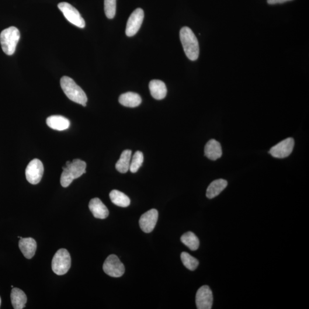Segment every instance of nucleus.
Instances as JSON below:
<instances>
[{"label":"nucleus","mask_w":309,"mask_h":309,"mask_svg":"<svg viewBox=\"0 0 309 309\" xmlns=\"http://www.w3.org/2000/svg\"><path fill=\"white\" fill-rule=\"evenodd\" d=\"M144 13L141 8L135 9L128 20L126 33L128 37L136 34L140 28L144 19Z\"/></svg>","instance_id":"9d476101"},{"label":"nucleus","mask_w":309,"mask_h":309,"mask_svg":"<svg viewBox=\"0 0 309 309\" xmlns=\"http://www.w3.org/2000/svg\"><path fill=\"white\" fill-rule=\"evenodd\" d=\"M158 219V211L151 209L141 215L140 220V227L145 233L153 231Z\"/></svg>","instance_id":"f8f14e48"},{"label":"nucleus","mask_w":309,"mask_h":309,"mask_svg":"<svg viewBox=\"0 0 309 309\" xmlns=\"http://www.w3.org/2000/svg\"><path fill=\"white\" fill-rule=\"evenodd\" d=\"M149 88L152 96L156 100L165 98L168 93L165 83L159 80H152L149 84Z\"/></svg>","instance_id":"dca6fc26"},{"label":"nucleus","mask_w":309,"mask_h":309,"mask_svg":"<svg viewBox=\"0 0 309 309\" xmlns=\"http://www.w3.org/2000/svg\"><path fill=\"white\" fill-rule=\"evenodd\" d=\"M180 258L184 266L190 270H195L199 265L198 260L186 252L182 253Z\"/></svg>","instance_id":"b1692460"},{"label":"nucleus","mask_w":309,"mask_h":309,"mask_svg":"<svg viewBox=\"0 0 309 309\" xmlns=\"http://www.w3.org/2000/svg\"><path fill=\"white\" fill-rule=\"evenodd\" d=\"M58 8L69 22L80 28H84L85 26V21L75 7L70 3L62 2L58 3Z\"/></svg>","instance_id":"423d86ee"},{"label":"nucleus","mask_w":309,"mask_h":309,"mask_svg":"<svg viewBox=\"0 0 309 309\" xmlns=\"http://www.w3.org/2000/svg\"><path fill=\"white\" fill-rule=\"evenodd\" d=\"M89 208L95 218L104 220L109 216V211L101 200L95 197L90 200Z\"/></svg>","instance_id":"ddd939ff"},{"label":"nucleus","mask_w":309,"mask_h":309,"mask_svg":"<svg viewBox=\"0 0 309 309\" xmlns=\"http://www.w3.org/2000/svg\"><path fill=\"white\" fill-rule=\"evenodd\" d=\"M19 248L23 254L27 259H31L35 254L37 243L32 238H21L19 241Z\"/></svg>","instance_id":"4468645a"},{"label":"nucleus","mask_w":309,"mask_h":309,"mask_svg":"<svg viewBox=\"0 0 309 309\" xmlns=\"http://www.w3.org/2000/svg\"><path fill=\"white\" fill-rule=\"evenodd\" d=\"M294 144V139L288 138L271 148L269 154L276 158H287L293 152Z\"/></svg>","instance_id":"1a4fd4ad"},{"label":"nucleus","mask_w":309,"mask_h":309,"mask_svg":"<svg viewBox=\"0 0 309 309\" xmlns=\"http://www.w3.org/2000/svg\"><path fill=\"white\" fill-rule=\"evenodd\" d=\"M143 154L139 151L135 152L130 163V171L133 173L137 172L143 164Z\"/></svg>","instance_id":"393cba45"},{"label":"nucleus","mask_w":309,"mask_h":309,"mask_svg":"<svg viewBox=\"0 0 309 309\" xmlns=\"http://www.w3.org/2000/svg\"><path fill=\"white\" fill-rule=\"evenodd\" d=\"M204 155L211 161H216L222 155L221 145L214 140L208 141L204 147Z\"/></svg>","instance_id":"2eb2a0df"},{"label":"nucleus","mask_w":309,"mask_h":309,"mask_svg":"<svg viewBox=\"0 0 309 309\" xmlns=\"http://www.w3.org/2000/svg\"><path fill=\"white\" fill-rule=\"evenodd\" d=\"M110 197L112 202L117 206L127 207L130 206L131 200L129 197L120 191L112 190L110 194Z\"/></svg>","instance_id":"4be33fe9"},{"label":"nucleus","mask_w":309,"mask_h":309,"mask_svg":"<svg viewBox=\"0 0 309 309\" xmlns=\"http://www.w3.org/2000/svg\"><path fill=\"white\" fill-rule=\"evenodd\" d=\"M116 10V0H104V12L108 19L114 18Z\"/></svg>","instance_id":"a878e982"},{"label":"nucleus","mask_w":309,"mask_h":309,"mask_svg":"<svg viewBox=\"0 0 309 309\" xmlns=\"http://www.w3.org/2000/svg\"><path fill=\"white\" fill-rule=\"evenodd\" d=\"M180 239L183 244L189 248L191 251H196L199 247V239L192 232H187L184 234Z\"/></svg>","instance_id":"5701e85b"},{"label":"nucleus","mask_w":309,"mask_h":309,"mask_svg":"<svg viewBox=\"0 0 309 309\" xmlns=\"http://www.w3.org/2000/svg\"><path fill=\"white\" fill-rule=\"evenodd\" d=\"M1 297H0V307H1Z\"/></svg>","instance_id":"cd10ccee"},{"label":"nucleus","mask_w":309,"mask_h":309,"mask_svg":"<svg viewBox=\"0 0 309 309\" xmlns=\"http://www.w3.org/2000/svg\"><path fill=\"white\" fill-rule=\"evenodd\" d=\"M44 171L42 162L38 159H33L27 166L26 170V175L28 181L32 185H37L42 179Z\"/></svg>","instance_id":"6e6552de"},{"label":"nucleus","mask_w":309,"mask_h":309,"mask_svg":"<svg viewBox=\"0 0 309 309\" xmlns=\"http://www.w3.org/2000/svg\"><path fill=\"white\" fill-rule=\"evenodd\" d=\"M13 307L15 309H22L26 307L27 301L26 294L19 288H13L10 294Z\"/></svg>","instance_id":"aec40b11"},{"label":"nucleus","mask_w":309,"mask_h":309,"mask_svg":"<svg viewBox=\"0 0 309 309\" xmlns=\"http://www.w3.org/2000/svg\"><path fill=\"white\" fill-rule=\"evenodd\" d=\"M47 124L52 129L64 131L70 126V121L64 116L54 115L47 118Z\"/></svg>","instance_id":"f3484780"},{"label":"nucleus","mask_w":309,"mask_h":309,"mask_svg":"<svg viewBox=\"0 0 309 309\" xmlns=\"http://www.w3.org/2000/svg\"><path fill=\"white\" fill-rule=\"evenodd\" d=\"M103 269L107 275L112 277H120L125 272L123 264L116 255L113 254L108 256L103 264Z\"/></svg>","instance_id":"0eeeda50"},{"label":"nucleus","mask_w":309,"mask_h":309,"mask_svg":"<svg viewBox=\"0 0 309 309\" xmlns=\"http://www.w3.org/2000/svg\"><path fill=\"white\" fill-rule=\"evenodd\" d=\"M61 87L66 96L72 101L85 107L87 102V96L83 90L68 76H63L60 81Z\"/></svg>","instance_id":"7ed1b4c3"},{"label":"nucleus","mask_w":309,"mask_h":309,"mask_svg":"<svg viewBox=\"0 0 309 309\" xmlns=\"http://www.w3.org/2000/svg\"><path fill=\"white\" fill-rule=\"evenodd\" d=\"M292 1V0H267L269 4L274 5L278 3H282L287 1Z\"/></svg>","instance_id":"bb28decb"},{"label":"nucleus","mask_w":309,"mask_h":309,"mask_svg":"<svg viewBox=\"0 0 309 309\" xmlns=\"http://www.w3.org/2000/svg\"><path fill=\"white\" fill-rule=\"evenodd\" d=\"M180 39L187 57L190 60H197L199 55V46L193 30L187 27L182 28L180 31Z\"/></svg>","instance_id":"f03ea898"},{"label":"nucleus","mask_w":309,"mask_h":309,"mask_svg":"<svg viewBox=\"0 0 309 309\" xmlns=\"http://www.w3.org/2000/svg\"><path fill=\"white\" fill-rule=\"evenodd\" d=\"M71 266V258L69 252L65 249H59L56 253L52 261V269L57 275H64Z\"/></svg>","instance_id":"39448f33"},{"label":"nucleus","mask_w":309,"mask_h":309,"mask_svg":"<svg viewBox=\"0 0 309 309\" xmlns=\"http://www.w3.org/2000/svg\"><path fill=\"white\" fill-rule=\"evenodd\" d=\"M228 185L227 180L220 179L214 180L211 183L208 187L206 192V196L208 199H213L217 197L226 188Z\"/></svg>","instance_id":"a211bd4d"},{"label":"nucleus","mask_w":309,"mask_h":309,"mask_svg":"<svg viewBox=\"0 0 309 309\" xmlns=\"http://www.w3.org/2000/svg\"><path fill=\"white\" fill-rule=\"evenodd\" d=\"M20 39V33L17 28L10 27L3 30L0 34V43L3 52L9 56L14 54Z\"/></svg>","instance_id":"20e7f679"},{"label":"nucleus","mask_w":309,"mask_h":309,"mask_svg":"<svg viewBox=\"0 0 309 309\" xmlns=\"http://www.w3.org/2000/svg\"><path fill=\"white\" fill-rule=\"evenodd\" d=\"M86 163L81 159H74L72 162H67L65 166L62 168L61 175V185L67 187L71 185L73 180L80 178L86 173Z\"/></svg>","instance_id":"f257e3e1"},{"label":"nucleus","mask_w":309,"mask_h":309,"mask_svg":"<svg viewBox=\"0 0 309 309\" xmlns=\"http://www.w3.org/2000/svg\"><path fill=\"white\" fill-rule=\"evenodd\" d=\"M197 308L198 309H211L213 303V293L209 287L203 286L197 291Z\"/></svg>","instance_id":"9b49d317"},{"label":"nucleus","mask_w":309,"mask_h":309,"mask_svg":"<svg viewBox=\"0 0 309 309\" xmlns=\"http://www.w3.org/2000/svg\"><path fill=\"white\" fill-rule=\"evenodd\" d=\"M119 101L123 106L134 108L140 105L141 103V98L137 93L128 92L121 95Z\"/></svg>","instance_id":"6ab92c4d"},{"label":"nucleus","mask_w":309,"mask_h":309,"mask_svg":"<svg viewBox=\"0 0 309 309\" xmlns=\"http://www.w3.org/2000/svg\"><path fill=\"white\" fill-rule=\"evenodd\" d=\"M131 155L132 151L130 150H124L121 153L120 158L115 166L118 171L125 173L130 170Z\"/></svg>","instance_id":"412c9836"}]
</instances>
